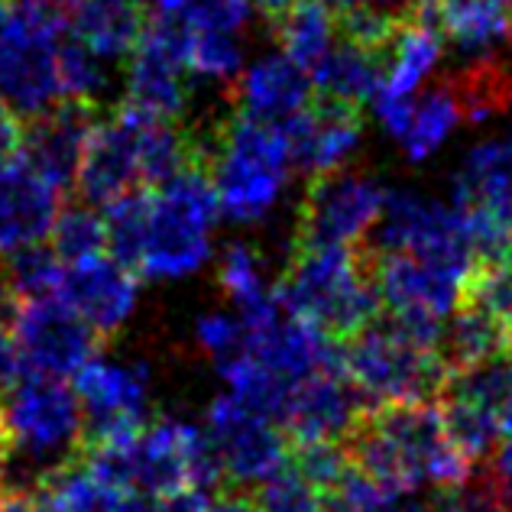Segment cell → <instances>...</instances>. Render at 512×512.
Returning a JSON list of instances; mask_svg holds the SVG:
<instances>
[{
    "instance_id": "cell-1",
    "label": "cell",
    "mask_w": 512,
    "mask_h": 512,
    "mask_svg": "<svg viewBox=\"0 0 512 512\" xmlns=\"http://www.w3.org/2000/svg\"><path fill=\"white\" fill-rule=\"evenodd\" d=\"M107 253L133 276L182 279L211 260L221 201L205 166H188L159 188L124 195L104 208Z\"/></svg>"
},
{
    "instance_id": "cell-2",
    "label": "cell",
    "mask_w": 512,
    "mask_h": 512,
    "mask_svg": "<svg viewBox=\"0 0 512 512\" xmlns=\"http://www.w3.org/2000/svg\"><path fill=\"white\" fill-rule=\"evenodd\" d=\"M350 464L393 487L451 490L474 474V464L454 448L438 402H376L341 441Z\"/></svg>"
},
{
    "instance_id": "cell-3",
    "label": "cell",
    "mask_w": 512,
    "mask_h": 512,
    "mask_svg": "<svg viewBox=\"0 0 512 512\" xmlns=\"http://www.w3.org/2000/svg\"><path fill=\"white\" fill-rule=\"evenodd\" d=\"M221 214L237 224H256L276 208L289 182L292 156L282 124L231 111L205 127H192Z\"/></svg>"
},
{
    "instance_id": "cell-4",
    "label": "cell",
    "mask_w": 512,
    "mask_h": 512,
    "mask_svg": "<svg viewBox=\"0 0 512 512\" xmlns=\"http://www.w3.org/2000/svg\"><path fill=\"white\" fill-rule=\"evenodd\" d=\"M0 419L10 438L4 487L39 490L85 451L82 406L72 386L59 376L23 370L0 396Z\"/></svg>"
},
{
    "instance_id": "cell-5",
    "label": "cell",
    "mask_w": 512,
    "mask_h": 512,
    "mask_svg": "<svg viewBox=\"0 0 512 512\" xmlns=\"http://www.w3.org/2000/svg\"><path fill=\"white\" fill-rule=\"evenodd\" d=\"M276 295L334 344L354 338L380 315L363 244L292 247Z\"/></svg>"
},
{
    "instance_id": "cell-6",
    "label": "cell",
    "mask_w": 512,
    "mask_h": 512,
    "mask_svg": "<svg viewBox=\"0 0 512 512\" xmlns=\"http://www.w3.org/2000/svg\"><path fill=\"white\" fill-rule=\"evenodd\" d=\"M82 457L104 480L143 496H166L188 487L214 490L224 483L205 428L179 419H159L127 441L88 448Z\"/></svg>"
},
{
    "instance_id": "cell-7",
    "label": "cell",
    "mask_w": 512,
    "mask_h": 512,
    "mask_svg": "<svg viewBox=\"0 0 512 512\" xmlns=\"http://www.w3.org/2000/svg\"><path fill=\"white\" fill-rule=\"evenodd\" d=\"M341 363L354 386L376 402H431L438 399L448 367L438 350L396 325L393 318L376 315L354 338L338 344Z\"/></svg>"
},
{
    "instance_id": "cell-8",
    "label": "cell",
    "mask_w": 512,
    "mask_h": 512,
    "mask_svg": "<svg viewBox=\"0 0 512 512\" xmlns=\"http://www.w3.org/2000/svg\"><path fill=\"white\" fill-rule=\"evenodd\" d=\"M370 250L422 256V260L448 269L461 282L480 263L464 214L454 205L415 192V188H386L380 221L373 224Z\"/></svg>"
},
{
    "instance_id": "cell-9",
    "label": "cell",
    "mask_w": 512,
    "mask_h": 512,
    "mask_svg": "<svg viewBox=\"0 0 512 512\" xmlns=\"http://www.w3.org/2000/svg\"><path fill=\"white\" fill-rule=\"evenodd\" d=\"M367 250L370 279L380 308H386L396 325L406 328L412 338L435 347L441 325L454 312L464 282L448 269L422 260L412 253H380Z\"/></svg>"
},
{
    "instance_id": "cell-10",
    "label": "cell",
    "mask_w": 512,
    "mask_h": 512,
    "mask_svg": "<svg viewBox=\"0 0 512 512\" xmlns=\"http://www.w3.org/2000/svg\"><path fill=\"white\" fill-rule=\"evenodd\" d=\"M386 188L360 169L315 175L295 214L292 247H360L380 221Z\"/></svg>"
},
{
    "instance_id": "cell-11",
    "label": "cell",
    "mask_w": 512,
    "mask_h": 512,
    "mask_svg": "<svg viewBox=\"0 0 512 512\" xmlns=\"http://www.w3.org/2000/svg\"><path fill=\"white\" fill-rule=\"evenodd\" d=\"M59 39L56 26L20 7L0 23V101H7L23 120H33L62 101Z\"/></svg>"
},
{
    "instance_id": "cell-12",
    "label": "cell",
    "mask_w": 512,
    "mask_h": 512,
    "mask_svg": "<svg viewBox=\"0 0 512 512\" xmlns=\"http://www.w3.org/2000/svg\"><path fill=\"white\" fill-rule=\"evenodd\" d=\"M72 380L85 422V451L127 441L146 428L150 373L143 363L94 354Z\"/></svg>"
},
{
    "instance_id": "cell-13",
    "label": "cell",
    "mask_w": 512,
    "mask_h": 512,
    "mask_svg": "<svg viewBox=\"0 0 512 512\" xmlns=\"http://www.w3.org/2000/svg\"><path fill=\"white\" fill-rule=\"evenodd\" d=\"M205 435L221 464L224 483L253 490L289 457V435L269 415L244 406L237 396H218L205 415Z\"/></svg>"
},
{
    "instance_id": "cell-14",
    "label": "cell",
    "mask_w": 512,
    "mask_h": 512,
    "mask_svg": "<svg viewBox=\"0 0 512 512\" xmlns=\"http://www.w3.org/2000/svg\"><path fill=\"white\" fill-rule=\"evenodd\" d=\"M188 30L182 20L150 17L140 43L124 59V101L156 117L182 120L192 104V75L185 62Z\"/></svg>"
},
{
    "instance_id": "cell-15",
    "label": "cell",
    "mask_w": 512,
    "mask_h": 512,
    "mask_svg": "<svg viewBox=\"0 0 512 512\" xmlns=\"http://www.w3.org/2000/svg\"><path fill=\"white\" fill-rule=\"evenodd\" d=\"M150 111H140L127 101L114 107L107 120H98L85 143L82 163L75 172V185L88 205H114L124 195L143 192V120Z\"/></svg>"
},
{
    "instance_id": "cell-16",
    "label": "cell",
    "mask_w": 512,
    "mask_h": 512,
    "mask_svg": "<svg viewBox=\"0 0 512 512\" xmlns=\"http://www.w3.org/2000/svg\"><path fill=\"white\" fill-rule=\"evenodd\" d=\"M10 331L20 347L23 367L33 373L59 376V380L75 376L101 347L98 334L56 295L23 302Z\"/></svg>"
},
{
    "instance_id": "cell-17",
    "label": "cell",
    "mask_w": 512,
    "mask_h": 512,
    "mask_svg": "<svg viewBox=\"0 0 512 512\" xmlns=\"http://www.w3.org/2000/svg\"><path fill=\"white\" fill-rule=\"evenodd\" d=\"M367 409L370 402L347 376L338 350V360L292 383L279 425L289 441H344Z\"/></svg>"
},
{
    "instance_id": "cell-18",
    "label": "cell",
    "mask_w": 512,
    "mask_h": 512,
    "mask_svg": "<svg viewBox=\"0 0 512 512\" xmlns=\"http://www.w3.org/2000/svg\"><path fill=\"white\" fill-rule=\"evenodd\" d=\"M56 299H62L98 338H111L127 325L140 299L137 276L120 266L111 253L62 263Z\"/></svg>"
},
{
    "instance_id": "cell-19",
    "label": "cell",
    "mask_w": 512,
    "mask_h": 512,
    "mask_svg": "<svg viewBox=\"0 0 512 512\" xmlns=\"http://www.w3.org/2000/svg\"><path fill=\"white\" fill-rule=\"evenodd\" d=\"M292 166L308 179L344 169L363 140V114L357 104H344L334 98H312V104L289 117L286 124Z\"/></svg>"
},
{
    "instance_id": "cell-20",
    "label": "cell",
    "mask_w": 512,
    "mask_h": 512,
    "mask_svg": "<svg viewBox=\"0 0 512 512\" xmlns=\"http://www.w3.org/2000/svg\"><path fill=\"white\" fill-rule=\"evenodd\" d=\"M94 124H98V104L62 98L30 120L23 133V159L39 175H46L59 192H65L69 185H75V172Z\"/></svg>"
},
{
    "instance_id": "cell-21",
    "label": "cell",
    "mask_w": 512,
    "mask_h": 512,
    "mask_svg": "<svg viewBox=\"0 0 512 512\" xmlns=\"http://www.w3.org/2000/svg\"><path fill=\"white\" fill-rule=\"evenodd\" d=\"M59 195L26 159L0 163V256L43 244L62 208Z\"/></svg>"
},
{
    "instance_id": "cell-22",
    "label": "cell",
    "mask_w": 512,
    "mask_h": 512,
    "mask_svg": "<svg viewBox=\"0 0 512 512\" xmlns=\"http://www.w3.org/2000/svg\"><path fill=\"white\" fill-rule=\"evenodd\" d=\"M231 98L234 111L240 114L269 120V124H286L289 117L312 104L315 82L286 52H269L240 72Z\"/></svg>"
},
{
    "instance_id": "cell-23",
    "label": "cell",
    "mask_w": 512,
    "mask_h": 512,
    "mask_svg": "<svg viewBox=\"0 0 512 512\" xmlns=\"http://www.w3.org/2000/svg\"><path fill=\"white\" fill-rule=\"evenodd\" d=\"M146 20V0H78L69 30L104 62H124L140 43Z\"/></svg>"
},
{
    "instance_id": "cell-24",
    "label": "cell",
    "mask_w": 512,
    "mask_h": 512,
    "mask_svg": "<svg viewBox=\"0 0 512 512\" xmlns=\"http://www.w3.org/2000/svg\"><path fill=\"white\" fill-rule=\"evenodd\" d=\"M441 52L444 36L435 23H428L425 13L406 20L383 52V78L376 98H412L438 69Z\"/></svg>"
},
{
    "instance_id": "cell-25",
    "label": "cell",
    "mask_w": 512,
    "mask_h": 512,
    "mask_svg": "<svg viewBox=\"0 0 512 512\" xmlns=\"http://www.w3.org/2000/svg\"><path fill=\"white\" fill-rule=\"evenodd\" d=\"M438 30L467 59H490L512 43V0H435Z\"/></svg>"
},
{
    "instance_id": "cell-26",
    "label": "cell",
    "mask_w": 512,
    "mask_h": 512,
    "mask_svg": "<svg viewBox=\"0 0 512 512\" xmlns=\"http://www.w3.org/2000/svg\"><path fill=\"white\" fill-rule=\"evenodd\" d=\"M380 78H383V59L341 33L334 39V46L325 52V59L312 69V82L321 98H334L357 107L376 98Z\"/></svg>"
},
{
    "instance_id": "cell-27",
    "label": "cell",
    "mask_w": 512,
    "mask_h": 512,
    "mask_svg": "<svg viewBox=\"0 0 512 512\" xmlns=\"http://www.w3.org/2000/svg\"><path fill=\"white\" fill-rule=\"evenodd\" d=\"M269 30L276 33L279 49L312 75L338 39V13L328 0H292L289 10Z\"/></svg>"
},
{
    "instance_id": "cell-28",
    "label": "cell",
    "mask_w": 512,
    "mask_h": 512,
    "mask_svg": "<svg viewBox=\"0 0 512 512\" xmlns=\"http://www.w3.org/2000/svg\"><path fill=\"white\" fill-rule=\"evenodd\" d=\"M464 107L457 91L448 82H441L435 88H428L419 101H412V114H409V127L399 137L402 153H406L409 163H425L431 159L444 143L451 140V133L464 124Z\"/></svg>"
},
{
    "instance_id": "cell-29",
    "label": "cell",
    "mask_w": 512,
    "mask_h": 512,
    "mask_svg": "<svg viewBox=\"0 0 512 512\" xmlns=\"http://www.w3.org/2000/svg\"><path fill=\"white\" fill-rule=\"evenodd\" d=\"M185 62H188V75H192L195 82L218 85L227 98H231L234 82L240 78V72H244V39H240V33L188 30Z\"/></svg>"
},
{
    "instance_id": "cell-30",
    "label": "cell",
    "mask_w": 512,
    "mask_h": 512,
    "mask_svg": "<svg viewBox=\"0 0 512 512\" xmlns=\"http://www.w3.org/2000/svg\"><path fill=\"white\" fill-rule=\"evenodd\" d=\"M46 240L62 263H75V260H85V256L107 253V218L94 211L91 205L59 208Z\"/></svg>"
},
{
    "instance_id": "cell-31",
    "label": "cell",
    "mask_w": 512,
    "mask_h": 512,
    "mask_svg": "<svg viewBox=\"0 0 512 512\" xmlns=\"http://www.w3.org/2000/svg\"><path fill=\"white\" fill-rule=\"evenodd\" d=\"M218 282L224 295L237 305V312H250L253 305L266 302L276 289L269 286L263 256L256 253L250 244H231L221 253L218 263Z\"/></svg>"
},
{
    "instance_id": "cell-32",
    "label": "cell",
    "mask_w": 512,
    "mask_h": 512,
    "mask_svg": "<svg viewBox=\"0 0 512 512\" xmlns=\"http://www.w3.org/2000/svg\"><path fill=\"white\" fill-rule=\"evenodd\" d=\"M457 299H470L480 308L500 321V328L506 331V338L512 344V260H480L474 269L467 273L461 295Z\"/></svg>"
},
{
    "instance_id": "cell-33",
    "label": "cell",
    "mask_w": 512,
    "mask_h": 512,
    "mask_svg": "<svg viewBox=\"0 0 512 512\" xmlns=\"http://www.w3.org/2000/svg\"><path fill=\"white\" fill-rule=\"evenodd\" d=\"M107 65L101 56H94L88 46H82L78 39L59 46V85L62 98L69 101H85V104H101V94L111 82Z\"/></svg>"
},
{
    "instance_id": "cell-34",
    "label": "cell",
    "mask_w": 512,
    "mask_h": 512,
    "mask_svg": "<svg viewBox=\"0 0 512 512\" xmlns=\"http://www.w3.org/2000/svg\"><path fill=\"white\" fill-rule=\"evenodd\" d=\"M250 496L260 512H318L321 506V493L299 474L289 457L266 480L256 483Z\"/></svg>"
},
{
    "instance_id": "cell-35",
    "label": "cell",
    "mask_w": 512,
    "mask_h": 512,
    "mask_svg": "<svg viewBox=\"0 0 512 512\" xmlns=\"http://www.w3.org/2000/svg\"><path fill=\"white\" fill-rule=\"evenodd\" d=\"M7 266H10L13 289H17V295L23 302L56 295L59 276H62V260L52 253L49 244H33V247H23L17 253H10Z\"/></svg>"
},
{
    "instance_id": "cell-36",
    "label": "cell",
    "mask_w": 512,
    "mask_h": 512,
    "mask_svg": "<svg viewBox=\"0 0 512 512\" xmlns=\"http://www.w3.org/2000/svg\"><path fill=\"white\" fill-rule=\"evenodd\" d=\"M289 461L321 496L338 487L350 467L347 448L341 441H289Z\"/></svg>"
},
{
    "instance_id": "cell-37",
    "label": "cell",
    "mask_w": 512,
    "mask_h": 512,
    "mask_svg": "<svg viewBox=\"0 0 512 512\" xmlns=\"http://www.w3.org/2000/svg\"><path fill=\"white\" fill-rule=\"evenodd\" d=\"M195 341L214 363H224L244 354V321L227 312L201 315L195 325Z\"/></svg>"
},
{
    "instance_id": "cell-38",
    "label": "cell",
    "mask_w": 512,
    "mask_h": 512,
    "mask_svg": "<svg viewBox=\"0 0 512 512\" xmlns=\"http://www.w3.org/2000/svg\"><path fill=\"white\" fill-rule=\"evenodd\" d=\"M208 490L188 487L179 493H166V496H143V493H130L127 512H205L208 506Z\"/></svg>"
},
{
    "instance_id": "cell-39",
    "label": "cell",
    "mask_w": 512,
    "mask_h": 512,
    "mask_svg": "<svg viewBox=\"0 0 512 512\" xmlns=\"http://www.w3.org/2000/svg\"><path fill=\"white\" fill-rule=\"evenodd\" d=\"M334 10H376L393 20H412L428 13V0H328Z\"/></svg>"
},
{
    "instance_id": "cell-40",
    "label": "cell",
    "mask_w": 512,
    "mask_h": 512,
    "mask_svg": "<svg viewBox=\"0 0 512 512\" xmlns=\"http://www.w3.org/2000/svg\"><path fill=\"white\" fill-rule=\"evenodd\" d=\"M23 133H26L23 117L7 101H0V163L17 159V153L23 150Z\"/></svg>"
},
{
    "instance_id": "cell-41",
    "label": "cell",
    "mask_w": 512,
    "mask_h": 512,
    "mask_svg": "<svg viewBox=\"0 0 512 512\" xmlns=\"http://www.w3.org/2000/svg\"><path fill=\"white\" fill-rule=\"evenodd\" d=\"M23 370L26 367H23V357H20V347H17V341H13V331L0 325V396L20 380Z\"/></svg>"
},
{
    "instance_id": "cell-42",
    "label": "cell",
    "mask_w": 512,
    "mask_h": 512,
    "mask_svg": "<svg viewBox=\"0 0 512 512\" xmlns=\"http://www.w3.org/2000/svg\"><path fill=\"white\" fill-rule=\"evenodd\" d=\"M20 305H23V299L17 295V289H13L7 256H0V325L13 328V321L20 315Z\"/></svg>"
},
{
    "instance_id": "cell-43",
    "label": "cell",
    "mask_w": 512,
    "mask_h": 512,
    "mask_svg": "<svg viewBox=\"0 0 512 512\" xmlns=\"http://www.w3.org/2000/svg\"><path fill=\"white\" fill-rule=\"evenodd\" d=\"M205 512H260V509H256L250 490H237V487H231V490H224V493H218V496H211L208 506H205Z\"/></svg>"
},
{
    "instance_id": "cell-44",
    "label": "cell",
    "mask_w": 512,
    "mask_h": 512,
    "mask_svg": "<svg viewBox=\"0 0 512 512\" xmlns=\"http://www.w3.org/2000/svg\"><path fill=\"white\" fill-rule=\"evenodd\" d=\"M0 512H39V490H0Z\"/></svg>"
},
{
    "instance_id": "cell-45",
    "label": "cell",
    "mask_w": 512,
    "mask_h": 512,
    "mask_svg": "<svg viewBox=\"0 0 512 512\" xmlns=\"http://www.w3.org/2000/svg\"><path fill=\"white\" fill-rule=\"evenodd\" d=\"M318 512H363V509L350 506L347 500H341V496L328 493V496H321V506H318Z\"/></svg>"
},
{
    "instance_id": "cell-46",
    "label": "cell",
    "mask_w": 512,
    "mask_h": 512,
    "mask_svg": "<svg viewBox=\"0 0 512 512\" xmlns=\"http://www.w3.org/2000/svg\"><path fill=\"white\" fill-rule=\"evenodd\" d=\"M441 493V490H438ZM409 512H454V506L448 503V496H435V500H428V503H415Z\"/></svg>"
},
{
    "instance_id": "cell-47",
    "label": "cell",
    "mask_w": 512,
    "mask_h": 512,
    "mask_svg": "<svg viewBox=\"0 0 512 512\" xmlns=\"http://www.w3.org/2000/svg\"><path fill=\"white\" fill-rule=\"evenodd\" d=\"M7 457H10V438H7L4 419H0V483H4V467H7Z\"/></svg>"
},
{
    "instance_id": "cell-48",
    "label": "cell",
    "mask_w": 512,
    "mask_h": 512,
    "mask_svg": "<svg viewBox=\"0 0 512 512\" xmlns=\"http://www.w3.org/2000/svg\"><path fill=\"white\" fill-rule=\"evenodd\" d=\"M39 512H65L56 500H52V496L49 493H43V490H39Z\"/></svg>"
},
{
    "instance_id": "cell-49",
    "label": "cell",
    "mask_w": 512,
    "mask_h": 512,
    "mask_svg": "<svg viewBox=\"0 0 512 512\" xmlns=\"http://www.w3.org/2000/svg\"><path fill=\"white\" fill-rule=\"evenodd\" d=\"M10 10H13V0H0V23L10 17Z\"/></svg>"
},
{
    "instance_id": "cell-50",
    "label": "cell",
    "mask_w": 512,
    "mask_h": 512,
    "mask_svg": "<svg viewBox=\"0 0 512 512\" xmlns=\"http://www.w3.org/2000/svg\"><path fill=\"white\" fill-rule=\"evenodd\" d=\"M506 256L512 260V227H509V250H506Z\"/></svg>"
},
{
    "instance_id": "cell-51",
    "label": "cell",
    "mask_w": 512,
    "mask_h": 512,
    "mask_svg": "<svg viewBox=\"0 0 512 512\" xmlns=\"http://www.w3.org/2000/svg\"><path fill=\"white\" fill-rule=\"evenodd\" d=\"M0 490H4V483H0Z\"/></svg>"
},
{
    "instance_id": "cell-52",
    "label": "cell",
    "mask_w": 512,
    "mask_h": 512,
    "mask_svg": "<svg viewBox=\"0 0 512 512\" xmlns=\"http://www.w3.org/2000/svg\"><path fill=\"white\" fill-rule=\"evenodd\" d=\"M509 137H512V133H509Z\"/></svg>"
}]
</instances>
